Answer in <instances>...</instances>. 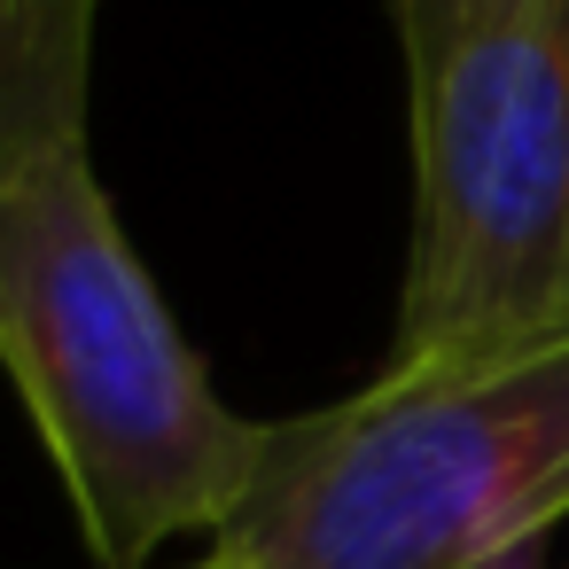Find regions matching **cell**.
<instances>
[{
	"label": "cell",
	"mask_w": 569,
	"mask_h": 569,
	"mask_svg": "<svg viewBox=\"0 0 569 569\" xmlns=\"http://www.w3.org/2000/svg\"><path fill=\"white\" fill-rule=\"evenodd\" d=\"M0 367L102 569H149L172 538L219 546L266 421L211 390L87 141L0 188Z\"/></svg>",
	"instance_id": "6da1fadb"
},
{
	"label": "cell",
	"mask_w": 569,
	"mask_h": 569,
	"mask_svg": "<svg viewBox=\"0 0 569 569\" xmlns=\"http://www.w3.org/2000/svg\"><path fill=\"white\" fill-rule=\"evenodd\" d=\"M569 515V343L359 382L266 421L234 569H507Z\"/></svg>",
	"instance_id": "7a4b0ae2"
},
{
	"label": "cell",
	"mask_w": 569,
	"mask_h": 569,
	"mask_svg": "<svg viewBox=\"0 0 569 569\" xmlns=\"http://www.w3.org/2000/svg\"><path fill=\"white\" fill-rule=\"evenodd\" d=\"M406 102L413 234L382 367L569 343V0H483Z\"/></svg>",
	"instance_id": "3957f363"
},
{
	"label": "cell",
	"mask_w": 569,
	"mask_h": 569,
	"mask_svg": "<svg viewBox=\"0 0 569 569\" xmlns=\"http://www.w3.org/2000/svg\"><path fill=\"white\" fill-rule=\"evenodd\" d=\"M102 0H0V188L87 141Z\"/></svg>",
	"instance_id": "277c9868"
},
{
	"label": "cell",
	"mask_w": 569,
	"mask_h": 569,
	"mask_svg": "<svg viewBox=\"0 0 569 569\" xmlns=\"http://www.w3.org/2000/svg\"><path fill=\"white\" fill-rule=\"evenodd\" d=\"M483 9V0H390V24H398V56H406V79H421L452 40L460 24Z\"/></svg>",
	"instance_id": "5b68a950"
},
{
	"label": "cell",
	"mask_w": 569,
	"mask_h": 569,
	"mask_svg": "<svg viewBox=\"0 0 569 569\" xmlns=\"http://www.w3.org/2000/svg\"><path fill=\"white\" fill-rule=\"evenodd\" d=\"M188 569H234V561H227V553H196Z\"/></svg>",
	"instance_id": "8992f818"
},
{
	"label": "cell",
	"mask_w": 569,
	"mask_h": 569,
	"mask_svg": "<svg viewBox=\"0 0 569 569\" xmlns=\"http://www.w3.org/2000/svg\"><path fill=\"white\" fill-rule=\"evenodd\" d=\"M507 569H530V561H507Z\"/></svg>",
	"instance_id": "52a82bcc"
}]
</instances>
